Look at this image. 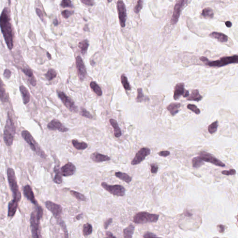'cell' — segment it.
Returning a JSON list of instances; mask_svg holds the SVG:
<instances>
[{
	"label": "cell",
	"instance_id": "58",
	"mask_svg": "<svg viewBox=\"0 0 238 238\" xmlns=\"http://www.w3.org/2000/svg\"><path fill=\"white\" fill-rule=\"evenodd\" d=\"M104 238H116V237L113 235V233L110 232H106V235Z\"/></svg>",
	"mask_w": 238,
	"mask_h": 238
},
{
	"label": "cell",
	"instance_id": "52",
	"mask_svg": "<svg viewBox=\"0 0 238 238\" xmlns=\"http://www.w3.org/2000/svg\"><path fill=\"white\" fill-rule=\"evenodd\" d=\"M81 2L88 6H93L95 4V2L92 0H81Z\"/></svg>",
	"mask_w": 238,
	"mask_h": 238
},
{
	"label": "cell",
	"instance_id": "29",
	"mask_svg": "<svg viewBox=\"0 0 238 238\" xmlns=\"http://www.w3.org/2000/svg\"><path fill=\"white\" fill-rule=\"evenodd\" d=\"M115 176L116 177L126 182L127 183H129L132 181V178L127 174L124 172H116L115 173Z\"/></svg>",
	"mask_w": 238,
	"mask_h": 238
},
{
	"label": "cell",
	"instance_id": "31",
	"mask_svg": "<svg viewBox=\"0 0 238 238\" xmlns=\"http://www.w3.org/2000/svg\"><path fill=\"white\" fill-rule=\"evenodd\" d=\"M73 146L77 150H84L88 147V145L84 142H80L77 140H73L72 141Z\"/></svg>",
	"mask_w": 238,
	"mask_h": 238
},
{
	"label": "cell",
	"instance_id": "38",
	"mask_svg": "<svg viewBox=\"0 0 238 238\" xmlns=\"http://www.w3.org/2000/svg\"><path fill=\"white\" fill-rule=\"evenodd\" d=\"M60 226H61V228L63 231V235L62 238H69V233L67 230V227L64 221L62 220L58 221Z\"/></svg>",
	"mask_w": 238,
	"mask_h": 238
},
{
	"label": "cell",
	"instance_id": "16",
	"mask_svg": "<svg viewBox=\"0 0 238 238\" xmlns=\"http://www.w3.org/2000/svg\"><path fill=\"white\" fill-rule=\"evenodd\" d=\"M76 65L79 79L81 81H83L87 76V71L82 58L79 56L77 57L76 59Z\"/></svg>",
	"mask_w": 238,
	"mask_h": 238
},
{
	"label": "cell",
	"instance_id": "46",
	"mask_svg": "<svg viewBox=\"0 0 238 238\" xmlns=\"http://www.w3.org/2000/svg\"><path fill=\"white\" fill-rule=\"evenodd\" d=\"M81 115L82 116L88 118L89 119H92L93 118L92 114H90L88 111H87L86 109L84 108H82L81 109Z\"/></svg>",
	"mask_w": 238,
	"mask_h": 238
},
{
	"label": "cell",
	"instance_id": "37",
	"mask_svg": "<svg viewBox=\"0 0 238 238\" xmlns=\"http://www.w3.org/2000/svg\"><path fill=\"white\" fill-rule=\"evenodd\" d=\"M192 163L193 167L196 169L199 168L204 164L203 160H202L199 156L194 158L192 160Z\"/></svg>",
	"mask_w": 238,
	"mask_h": 238
},
{
	"label": "cell",
	"instance_id": "5",
	"mask_svg": "<svg viewBox=\"0 0 238 238\" xmlns=\"http://www.w3.org/2000/svg\"><path fill=\"white\" fill-rule=\"evenodd\" d=\"M159 215L150 214L146 212H140L136 214L133 218V221L135 224H145L150 222H156Z\"/></svg>",
	"mask_w": 238,
	"mask_h": 238
},
{
	"label": "cell",
	"instance_id": "32",
	"mask_svg": "<svg viewBox=\"0 0 238 238\" xmlns=\"http://www.w3.org/2000/svg\"><path fill=\"white\" fill-rule=\"evenodd\" d=\"M93 227L92 225L88 223H86L83 226L82 233L85 237H88L92 234Z\"/></svg>",
	"mask_w": 238,
	"mask_h": 238
},
{
	"label": "cell",
	"instance_id": "63",
	"mask_svg": "<svg viewBox=\"0 0 238 238\" xmlns=\"http://www.w3.org/2000/svg\"><path fill=\"white\" fill-rule=\"evenodd\" d=\"M47 58H49V59L50 60L51 59V56L49 52H47Z\"/></svg>",
	"mask_w": 238,
	"mask_h": 238
},
{
	"label": "cell",
	"instance_id": "19",
	"mask_svg": "<svg viewBox=\"0 0 238 238\" xmlns=\"http://www.w3.org/2000/svg\"><path fill=\"white\" fill-rule=\"evenodd\" d=\"M23 193H24L25 196L29 201H31L32 203H33L34 205L37 206V202L35 200L33 191L32 189L31 186L29 185H26L25 186L24 189H23Z\"/></svg>",
	"mask_w": 238,
	"mask_h": 238
},
{
	"label": "cell",
	"instance_id": "54",
	"mask_svg": "<svg viewBox=\"0 0 238 238\" xmlns=\"http://www.w3.org/2000/svg\"><path fill=\"white\" fill-rule=\"evenodd\" d=\"M113 221V219L112 218H109V219H107L106 221L104 223V227L105 229H107L108 228L109 225L112 223Z\"/></svg>",
	"mask_w": 238,
	"mask_h": 238
},
{
	"label": "cell",
	"instance_id": "47",
	"mask_svg": "<svg viewBox=\"0 0 238 238\" xmlns=\"http://www.w3.org/2000/svg\"><path fill=\"white\" fill-rule=\"evenodd\" d=\"M74 11H71V10H65L62 12V15L65 18L67 19L69 17L72 15L74 14Z\"/></svg>",
	"mask_w": 238,
	"mask_h": 238
},
{
	"label": "cell",
	"instance_id": "61",
	"mask_svg": "<svg viewBox=\"0 0 238 238\" xmlns=\"http://www.w3.org/2000/svg\"><path fill=\"white\" fill-rule=\"evenodd\" d=\"M225 24H226V26L227 27H230L232 26V23L231 21H227L225 22Z\"/></svg>",
	"mask_w": 238,
	"mask_h": 238
},
{
	"label": "cell",
	"instance_id": "41",
	"mask_svg": "<svg viewBox=\"0 0 238 238\" xmlns=\"http://www.w3.org/2000/svg\"><path fill=\"white\" fill-rule=\"evenodd\" d=\"M218 127V122L217 121L210 124L208 127V130L210 134H213L217 131Z\"/></svg>",
	"mask_w": 238,
	"mask_h": 238
},
{
	"label": "cell",
	"instance_id": "34",
	"mask_svg": "<svg viewBox=\"0 0 238 238\" xmlns=\"http://www.w3.org/2000/svg\"><path fill=\"white\" fill-rule=\"evenodd\" d=\"M78 47L81 51V53L83 55H85L87 52L88 47L89 46L88 42L87 40H82L78 44Z\"/></svg>",
	"mask_w": 238,
	"mask_h": 238
},
{
	"label": "cell",
	"instance_id": "3",
	"mask_svg": "<svg viewBox=\"0 0 238 238\" xmlns=\"http://www.w3.org/2000/svg\"><path fill=\"white\" fill-rule=\"evenodd\" d=\"M15 133V127L12 118L8 112L3 133V139L7 146L12 145Z\"/></svg>",
	"mask_w": 238,
	"mask_h": 238
},
{
	"label": "cell",
	"instance_id": "10",
	"mask_svg": "<svg viewBox=\"0 0 238 238\" xmlns=\"http://www.w3.org/2000/svg\"><path fill=\"white\" fill-rule=\"evenodd\" d=\"M188 1L180 0L178 1L174 7V12L171 19V23L172 25L176 24L180 17L181 11L188 3Z\"/></svg>",
	"mask_w": 238,
	"mask_h": 238
},
{
	"label": "cell",
	"instance_id": "4",
	"mask_svg": "<svg viewBox=\"0 0 238 238\" xmlns=\"http://www.w3.org/2000/svg\"><path fill=\"white\" fill-rule=\"evenodd\" d=\"M7 175L9 186L13 195V200L19 202L21 199V194L17 185L15 172L13 169L8 168L7 170Z\"/></svg>",
	"mask_w": 238,
	"mask_h": 238
},
{
	"label": "cell",
	"instance_id": "12",
	"mask_svg": "<svg viewBox=\"0 0 238 238\" xmlns=\"http://www.w3.org/2000/svg\"><path fill=\"white\" fill-rule=\"evenodd\" d=\"M199 157L202 160H203V162L204 161L207 162L211 163L218 166H221V167L225 166V164L223 163L220 160L217 159L213 155L208 153L205 151H201L199 153Z\"/></svg>",
	"mask_w": 238,
	"mask_h": 238
},
{
	"label": "cell",
	"instance_id": "42",
	"mask_svg": "<svg viewBox=\"0 0 238 238\" xmlns=\"http://www.w3.org/2000/svg\"><path fill=\"white\" fill-rule=\"evenodd\" d=\"M145 100V98L142 92V88H139L137 89V96L136 98V101L138 102H141Z\"/></svg>",
	"mask_w": 238,
	"mask_h": 238
},
{
	"label": "cell",
	"instance_id": "14",
	"mask_svg": "<svg viewBox=\"0 0 238 238\" xmlns=\"http://www.w3.org/2000/svg\"><path fill=\"white\" fill-rule=\"evenodd\" d=\"M151 153L150 150L147 147L141 148L135 155L131 162L132 165H136L140 163L145 159L146 157Z\"/></svg>",
	"mask_w": 238,
	"mask_h": 238
},
{
	"label": "cell",
	"instance_id": "49",
	"mask_svg": "<svg viewBox=\"0 0 238 238\" xmlns=\"http://www.w3.org/2000/svg\"><path fill=\"white\" fill-rule=\"evenodd\" d=\"M222 174L226 175H233L236 174V171L233 169H230L229 170H224L221 172Z\"/></svg>",
	"mask_w": 238,
	"mask_h": 238
},
{
	"label": "cell",
	"instance_id": "11",
	"mask_svg": "<svg viewBox=\"0 0 238 238\" xmlns=\"http://www.w3.org/2000/svg\"><path fill=\"white\" fill-rule=\"evenodd\" d=\"M57 93L60 99H61L64 105L70 111L74 113L78 112L77 107L75 105L73 100L67 96L63 92L58 91Z\"/></svg>",
	"mask_w": 238,
	"mask_h": 238
},
{
	"label": "cell",
	"instance_id": "39",
	"mask_svg": "<svg viewBox=\"0 0 238 238\" xmlns=\"http://www.w3.org/2000/svg\"><path fill=\"white\" fill-rule=\"evenodd\" d=\"M121 83L123 85L125 89L126 90H130L131 89V87L130 86L129 83L128 82L127 77L125 75H123L121 76Z\"/></svg>",
	"mask_w": 238,
	"mask_h": 238
},
{
	"label": "cell",
	"instance_id": "28",
	"mask_svg": "<svg viewBox=\"0 0 238 238\" xmlns=\"http://www.w3.org/2000/svg\"><path fill=\"white\" fill-rule=\"evenodd\" d=\"M135 227L132 224H130L123 230V238H132L134 233Z\"/></svg>",
	"mask_w": 238,
	"mask_h": 238
},
{
	"label": "cell",
	"instance_id": "62",
	"mask_svg": "<svg viewBox=\"0 0 238 238\" xmlns=\"http://www.w3.org/2000/svg\"><path fill=\"white\" fill-rule=\"evenodd\" d=\"M53 24H54V25L56 26H57L58 25L59 23L57 19H55L54 20H53Z\"/></svg>",
	"mask_w": 238,
	"mask_h": 238
},
{
	"label": "cell",
	"instance_id": "36",
	"mask_svg": "<svg viewBox=\"0 0 238 238\" xmlns=\"http://www.w3.org/2000/svg\"><path fill=\"white\" fill-rule=\"evenodd\" d=\"M71 195L73 196V197H75L77 200L79 201H87V198L85 197V196L81 193L76 191L71 190L70 192Z\"/></svg>",
	"mask_w": 238,
	"mask_h": 238
},
{
	"label": "cell",
	"instance_id": "25",
	"mask_svg": "<svg viewBox=\"0 0 238 238\" xmlns=\"http://www.w3.org/2000/svg\"><path fill=\"white\" fill-rule=\"evenodd\" d=\"M210 37L214 38L218 40L220 42L225 43L228 40V37L227 35L221 33L217 32H213L210 34Z\"/></svg>",
	"mask_w": 238,
	"mask_h": 238
},
{
	"label": "cell",
	"instance_id": "44",
	"mask_svg": "<svg viewBox=\"0 0 238 238\" xmlns=\"http://www.w3.org/2000/svg\"><path fill=\"white\" fill-rule=\"evenodd\" d=\"M187 108L191 110V111H193L194 113H195L196 114H200V113H201V111L197 108V106L194 105V104H188L187 106Z\"/></svg>",
	"mask_w": 238,
	"mask_h": 238
},
{
	"label": "cell",
	"instance_id": "53",
	"mask_svg": "<svg viewBox=\"0 0 238 238\" xmlns=\"http://www.w3.org/2000/svg\"><path fill=\"white\" fill-rule=\"evenodd\" d=\"M158 154H159V156H160L166 157L169 156L170 153L169 151H162L158 153Z\"/></svg>",
	"mask_w": 238,
	"mask_h": 238
},
{
	"label": "cell",
	"instance_id": "40",
	"mask_svg": "<svg viewBox=\"0 0 238 238\" xmlns=\"http://www.w3.org/2000/svg\"><path fill=\"white\" fill-rule=\"evenodd\" d=\"M57 76V73L56 70L53 69H50L47 71V73L45 74V76L47 79L49 81H51L53 79L56 78Z\"/></svg>",
	"mask_w": 238,
	"mask_h": 238
},
{
	"label": "cell",
	"instance_id": "26",
	"mask_svg": "<svg viewBox=\"0 0 238 238\" xmlns=\"http://www.w3.org/2000/svg\"><path fill=\"white\" fill-rule=\"evenodd\" d=\"M109 122L111 124L112 127L114 129V135L117 138L120 137L121 136L122 133L120 127H119L118 122L115 120L113 119H110Z\"/></svg>",
	"mask_w": 238,
	"mask_h": 238
},
{
	"label": "cell",
	"instance_id": "21",
	"mask_svg": "<svg viewBox=\"0 0 238 238\" xmlns=\"http://www.w3.org/2000/svg\"><path fill=\"white\" fill-rule=\"evenodd\" d=\"M20 91L22 96L23 103L24 104H27L29 102L31 98L29 91L27 90V89L23 85L20 87Z\"/></svg>",
	"mask_w": 238,
	"mask_h": 238
},
{
	"label": "cell",
	"instance_id": "57",
	"mask_svg": "<svg viewBox=\"0 0 238 238\" xmlns=\"http://www.w3.org/2000/svg\"><path fill=\"white\" fill-rule=\"evenodd\" d=\"M217 229L220 233H223L225 231V227L224 225L220 224L217 226Z\"/></svg>",
	"mask_w": 238,
	"mask_h": 238
},
{
	"label": "cell",
	"instance_id": "17",
	"mask_svg": "<svg viewBox=\"0 0 238 238\" xmlns=\"http://www.w3.org/2000/svg\"><path fill=\"white\" fill-rule=\"evenodd\" d=\"M48 129L51 130H58L61 132L64 133L68 132L69 129L61 123L57 119H53L52 120L47 126Z\"/></svg>",
	"mask_w": 238,
	"mask_h": 238
},
{
	"label": "cell",
	"instance_id": "1",
	"mask_svg": "<svg viewBox=\"0 0 238 238\" xmlns=\"http://www.w3.org/2000/svg\"><path fill=\"white\" fill-rule=\"evenodd\" d=\"M0 27L8 49L12 50L14 47V33L10 19V10L8 8L5 7L1 14Z\"/></svg>",
	"mask_w": 238,
	"mask_h": 238
},
{
	"label": "cell",
	"instance_id": "9",
	"mask_svg": "<svg viewBox=\"0 0 238 238\" xmlns=\"http://www.w3.org/2000/svg\"><path fill=\"white\" fill-rule=\"evenodd\" d=\"M46 207L56 219L59 221L61 220V216L63 214V207L51 201H47L45 203Z\"/></svg>",
	"mask_w": 238,
	"mask_h": 238
},
{
	"label": "cell",
	"instance_id": "8",
	"mask_svg": "<svg viewBox=\"0 0 238 238\" xmlns=\"http://www.w3.org/2000/svg\"><path fill=\"white\" fill-rule=\"evenodd\" d=\"M101 186L106 191L114 195L123 196L125 194V188L121 185H109L107 183L103 182L101 184Z\"/></svg>",
	"mask_w": 238,
	"mask_h": 238
},
{
	"label": "cell",
	"instance_id": "51",
	"mask_svg": "<svg viewBox=\"0 0 238 238\" xmlns=\"http://www.w3.org/2000/svg\"><path fill=\"white\" fill-rule=\"evenodd\" d=\"M151 172L152 174H156L158 170V166L156 164H152L151 165Z\"/></svg>",
	"mask_w": 238,
	"mask_h": 238
},
{
	"label": "cell",
	"instance_id": "6",
	"mask_svg": "<svg viewBox=\"0 0 238 238\" xmlns=\"http://www.w3.org/2000/svg\"><path fill=\"white\" fill-rule=\"evenodd\" d=\"M21 136L24 140L27 142V144L30 146L33 151L36 153L40 157L45 158L46 157L45 153L40 149L39 146L38 144L37 141H35L31 134L27 130H24L21 132Z\"/></svg>",
	"mask_w": 238,
	"mask_h": 238
},
{
	"label": "cell",
	"instance_id": "56",
	"mask_svg": "<svg viewBox=\"0 0 238 238\" xmlns=\"http://www.w3.org/2000/svg\"><path fill=\"white\" fill-rule=\"evenodd\" d=\"M36 12H37L38 16L40 18V19L43 21V12H42V11H41V10L39 9V8H37V9H36Z\"/></svg>",
	"mask_w": 238,
	"mask_h": 238
},
{
	"label": "cell",
	"instance_id": "18",
	"mask_svg": "<svg viewBox=\"0 0 238 238\" xmlns=\"http://www.w3.org/2000/svg\"><path fill=\"white\" fill-rule=\"evenodd\" d=\"M76 171V166L70 162L63 166L61 169L62 175L65 177L73 175Z\"/></svg>",
	"mask_w": 238,
	"mask_h": 238
},
{
	"label": "cell",
	"instance_id": "33",
	"mask_svg": "<svg viewBox=\"0 0 238 238\" xmlns=\"http://www.w3.org/2000/svg\"><path fill=\"white\" fill-rule=\"evenodd\" d=\"M201 15L206 19L213 18L214 16L213 9L210 8H204L202 11Z\"/></svg>",
	"mask_w": 238,
	"mask_h": 238
},
{
	"label": "cell",
	"instance_id": "7",
	"mask_svg": "<svg viewBox=\"0 0 238 238\" xmlns=\"http://www.w3.org/2000/svg\"><path fill=\"white\" fill-rule=\"evenodd\" d=\"M238 56L234 55L232 56H224L217 61L208 62L206 65L210 67H221L232 63H238Z\"/></svg>",
	"mask_w": 238,
	"mask_h": 238
},
{
	"label": "cell",
	"instance_id": "59",
	"mask_svg": "<svg viewBox=\"0 0 238 238\" xmlns=\"http://www.w3.org/2000/svg\"><path fill=\"white\" fill-rule=\"evenodd\" d=\"M82 214H79L76 215V216L75 217V219H76V220H80L81 218H82Z\"/></svg>",
	"mask_w": 238,
	"mask_h": 238
},
{
	"label": "cell",
	"instance_id": "35",
	"mask_svg": "<svg viewBox=\"0 0 238 238\" xmlns=\"http://www.w3.org/2000/svg\"><path fill=\"white\" fill-rule=\"evenodd\" d=\"M90 88L92 89L94 92H95L98 96H101L102 95V90L101 89L100 86L96 83L95 82H92L90 83Z\"/></svg>",
	"mask_w": 238,
	"mask_h": 238
},
{
	"label": "cell",
	"instance_id": "15",
	"mask_svg": "<svg viewBox=\"0 0 238 238\" xmlns=\"http://www.w3.org/2000/svg\"><path fill=\"white\" fill-rule=\"evenodd\" d=\"M185 84L184 83H178L175 86L174 89V99L177 100L180 96L182 95L183 97H188L189 95L188 91L185 89Z\"/></svg>",
	"mask_w": 238,
	"mask_h": 238
},
{
	"label": "cell",
	"instance_id": "2",
	"mask_svg": "<svg viewBox=\"0 0 238 238\" xmlns=\"http://www.w3.org/2000/svg\"><path fill=\"white\" fill-rule=\"evenodd\" d=\"M43 215V208L40 206H37V208L31 214V227L33 238H42L40 233V223Z\"/></svg>",
	"mask_w": 238,
	"mask_h": 238
},
{
	"label": "cell",
	"instance_id": "20",
	"mask_svg": "<svg viewBox=\"0 0 238 238\" xmlns=\"http://www.w3.org/2000/svg\"><path fill=\"white\" fill-rule=\"evenodd\" d=\"M90 158L95 162H108L110 160V158L108 156L101 154L99 153L95 152L90 156Z\"/></svg>",
	"mask_w": 238,
	"mask_h": 238
},
{
	"label": "cell",
	"instance_id": "23",
	"mask_svg": "<svg viewBox=\"0 0 238 238\" xmlns=\"http://www.w3.org/2000/svg\"><path fill=\"white\" fill-rule=\"evenodd\" d=\"M18 202L14 200H13L9 202L8 209V216L9 217L14 216L18 207Z\"/></svg>",
	"mask_w": 238,
	"mask_h": 238
},
{
	"label": "cell",
	"instance_id": "27",
	"mask_svg": "<svg viewBox=\"0 0 238 238\" xmlns=\"http://www.w3.org/2000/svg\"><path fill=\"white\" fill-rule=\"evenodd\" d=\"M202 99V96L199 93L198 89H194L192 90L191 95H189V96L187 97V100L188 101H200Z\"/></svg>",
	"mask_w": 238,
	"mask_h": 238
},
{
	"label": "cell",
	"instance_id": "22",
	"mask_svg": "<svg viewBox=\"0 0 238 238\" xmlns=\"http://www.w3.org/2000/svg\"><path fill=\"white\" fill-rule=\"evenodd\" d=\"M0 100L3 103L7 102L8 97L6 91L5 90V86L3 82L0 78Z\"/></svg>",
	"mask_w": 238,
	"mask_h": 238
},
{
	"label": "cell",
	"instance_id": "60",
	"mask_svg": "<svg viewBox=\"0 0 238 238\" xmlns=\"http://www.w3.org/2000/svg\"><path fill=\"white\" fill-rule=\"evenodd\" d=\"M200 59L201 61L203 62H207L208 61V60L207 59V58L204 56L201 57L200 58Z\"/></svg>",
	"mask_w": 238,
	"mask_h": 238
},
{
	"label": "cell",
	"instance_id": "48",
	"mask_svg": "<svg viewBox=\"0 0 238 238\" xmlns=\"http://www.w3.org/2000/svg\"><path fill=\"white\" fill-rule=\"evenodd\" d=\"M61 6L63 7H73L71 1L70 0H63L61 2Z\"/></svg>",
	"mask_w": 238,
	"mask_h": 238
},
{
	"label": "cell",
	"instance_id": "13",
	"mask_svg": "<svg viewBox=\"0 0 238 238\" xmlns=\"http://www.w3.org/2000/svg\"><path fill=\"white\" fill-rule=\"evenodd\" d=\"M117 7L121 26L122 27H125L127 20V10L125 5L122 1H118L117 2Z\"/></svg>",
	"mask_w": 238,
	"mask_h": 238
},
{
	"label": "cell",
	"instance_id": "30",
	"mask_svg": "<svg viewBox=\"0 0 238 238\" xmlns=\"http://www.w3.org/2000/svg\"><path fill=\"white\" fill-rule=\"evenodd\" d=\"M54 172H56L55 177L53 178V182L57 184H60L63 183V175L61 173V169L60 170L58 167L55 166Z\"/></svg>",
	"mask_w": 238,
	"mask_h": 238
},
{
	"label": "cell",
	"instance_id": "55",
	"mask_svg": "<svg viewBox=\"0 0 238 238\" xmlns=\"http://www.w3.org/2000/svg\"><path fill=\"white\" fill-rule=\"evenodd\" d=\"M3 76L5 78H8V79L10 78L11 76V71L10 70L8 69H5L4 70V73H3Z\"/></svg>",
	"mask_w": 238,
	"mask_h": 238
},
{
	"label": "cell",
	"instance_id": "43",
	"mask_svg": "<svg viewBox=\"0 0 238 238\" xmlns=\"http://www.w3.org/2000/svg\"><path fill=\"white\" fill-rule=\"evenodd\" d=\"M143 1H141V0H139L137 2V3L136 4V6L134 7V12L135 13L138 14L140 12L141 9L143 7Z\"/></svg>",
	"mask_w": 238,
	"mask_h": 238
},
{
	"label": "cell",
	"instance_id": "50",
	"mask_svg": "<svg viewBox=\"0 0 238 238\" xmlns=\"http://www.w3.org/2000/svg\"><path fill=\"white\" fill-rule=\"evenodd\" d=\"M144 238H160L158 237L156 234L151 233V232H146L143 235Z\"/></svg>",
	"mask_w": 238,
	"mask_h": 238
},
{
	"label": "cell",
	"instance_id": "24",
	"mask_svg": "<svg viewBox=\"0 0 238 238\" xmlns=\"http://www.w3.org/2000/svg\"><path fill=\"white\" fill-rule=\"evenodd\" d=\"M181 106V103H178V102H172L166 107V108L169 111L171 114L172 116H174L178 113Z\"/></svg>",
	"mask_w": 238,
	"mask_h": 238
},
{
	"label": "cell",
	"instance_id": "45",
	"mask_svg": "<svg viewBox=\"0 0 238 238\" xmlns=\"http://www.w3.org/2000/svg\"><path fill=\"white\" fill-rule=\"evenodd\" d=\"M22 71L25 74L26 76L28 77V79L34 78L33 71L30 69H27V68L23 69H22Z\"/></svg>",
	"mask_w": 238,
	"mask_h": 238
}]
</instances>
